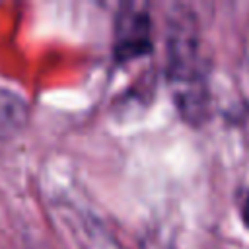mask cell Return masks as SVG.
Listing matches in <instances>:
<instances>
[{
    "mask_svg": "<svg viewBox=\"0 0 249 249\" xmlns=\"http://www.w3.org/2000/svg\"><path fill=\"white\" fill-rule=\"evenodd\" d=\"M169 74L181 109L187 117L196 119L204 109V88L198 70L196 43L191 33H177L169 45Z\"/></svg>",
    "mask_w": 249,
    "mask_h": 249,
    "instance_id": "1",
    "label": "cell"
},
{
    "mask_svg": "<svg viewBox=\"0 0 249 249\" xmlns=\"http://www.w3.org/2000/svg\"><path fill=\"white\" fill-rule=\"evenodd\" d=\"M150 47V25L146 14L126 8L117 25V51L128 58L142 54Z\"/></svg>",
    "mask_w": 249,
    "mask_h": 249,
    "instance_id": "2",
    "label": "cell"
},
{
    "mask_svg": "<svg viewBox=\"0 0 249 249\" xmlns=\"http://www.w3.org/2000/svg\"><path fill=\"white\" fill-rule=\"evenodd\" d=\"M243 220H245V224H247V228H249V193H247L245 202H243Z\"/></svg>",
    "mask_w": 249,
    "mask_h": 249,
    "instance_id": "3",
    "label": "cell"
}]
</instances>
